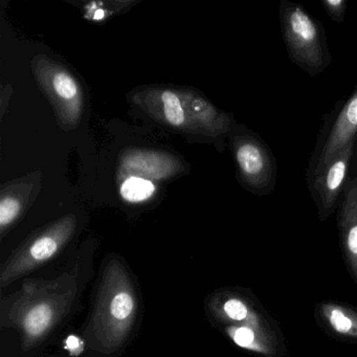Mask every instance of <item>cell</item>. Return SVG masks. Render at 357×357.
<instances>
[{
	"label": "cell",
	"mask_w": 357,
	"mask_h": 357,
	"mask_svg": "<svg viewBox=\"0 0 357 357\" xmlns=\"http://www.w3.org/2000/svg\"><path fill=\"white\" fill-rule=\"evenodd\" d=\"M85 260L50 279L26 280L1 300L0 324L18 334L24 350L36 348L68 319L84 288Z\"/></svg>",
	"instance_id": "cell-1"
},
{
	"label": "cell",
	"mask_w": 357,
	"mask_h": 357,
	"mask_svg": "<svg viewBox=\"0 0 357 357\" xmlns=\"http://www.w3.org/2000/svg\"><path fill=\"white\" fill-rule=\"evenodd\" d=\"M137 311V288L128 269L121 260H106L83 332L89 348L104 356L116 354L130 337Z\"/></svg>",
	"instance_id": "cell-2"
},
{
	"label": "cell",
	"mask_w": 357,
	"mask_h": 357,
	"mask_svg": "<svg viewBox=\"0 0 357 357\" xmlns=\"http://www.w3.org/2000/svg\"><path fill=\"white\" fill-rule=\"evenodd\" d=\"M213 312L240 348L260 357H286L283 334L266 309L248 291H223L214 298Z\"/></svg>",
	"instance_id": "cell-3"
},
{
	"label": "cell",
	"mask_w": 357,
	"mask_h": 357,
	"mask_svg": "<svg viewBox=\"0 0 357 357\" xmlns=\"http://www.w3.org/2000/svg\"><path fill=\"white\" fill-rule=\"evenodd\" d=\"M280 24L288 58L294 66L314 78L332 63L325 28L302 5L281 0Z\"/></svg>",
	"instance_id": "cell-4"
},
{
	"label": "cell",
	"mask_w": 357,
	"mask_h": 357,
	"mask_svg": "<svg viewBox=\"0 0 357 357\" xmlns=\"http://www.w3.org/2000/svg\"><path fill=\"white\" fill-rule=\"evenodd\" d=\"M237 175L244 189L256 196H268L275 191L278 164L266 142L250 129L242 127L231 137Z\"/></svg>",
	"instance_id": "cell-5"
},
{
	"label": "cell",
	"mask_w": 357,
	"mask_h": 357,
	"mask_svg": "<svg viewBox=\"0 0 357 357\" xmlns=\"http://www.w3.org/2000/svg\"><path fill=\"white\" fill-rule=\"evenodd\" d=\"M75 229L76 220L66 217L20 246L1 266V289L49 262L70 241Z\"/></svg>",
	"instance_id": "cell-6"
},
{
	"label": "cell",
	"mask_w": 357,
	"mask_h": 357,
	"mask_svg": "<svg viewBox=\"0 0 357 357\" xmlns=\"http://www.w3.org/2000/svg\"><path fill=\"white\" fill-rule=\"evenodd\" d=\"M356 139L336 153L319 172L308 179L309 192L317 208L321 221H326L340 204L348 185L349 171Z\"/></svg>",
	"instance_id": "cell-7"
},
{
	"label": "cell",
	"mask_w": 357,
	"mask_h": 357,
	"mask_svg": "<svg viewBox=\"0 0 357 357\" xmlns=\"http://www.w3.org/2000/svg\"><path fill=\"white\" fill-rule=\"evenodd\" d=\"M354 139H357V86L317 143L307 169V181Z\"/></svg>",
	"instance_id": "cell-8"
},
{
	"label": "cell",
	"mask_w": 357,
	"mask_h": 357,
	"mask_svg": "<svg viewBox=\"0 0 357 357\" xmlns=\"http://www.w3.org/2000/svg\"><path fill=\"white\" fill-rule=\"evenodd\" d=\"M340 245L347 268L357 286V178L344 188L337 211Z\"/></svg>",
	"instance_id": "cell-9"
},
{
	"label": "cell",
	"mask_w": 357,
	"mask_h": 357,
	"mask_svg": "<svg viewBox=\"0 0 357 357\" xmlns=\"http://www.w3.org/2000/svg\"><path fill=\"white\" fill-rule=\"evenodd\" d=\"M317 324L337 340L357 344V309L342 303L325 301L315 307Z\"/></svg>",
	"instance_id": "cell-10"
},
{
	"label": "cell",
	"mask_w": 357,
	"mask_h": 357,
	"mask_svg": "<svg viewBox=\"0 0 357 357\" xmlns=\"http://www.w3.org/2000/svg\"><path fill=\"white\" fill-rule=\"evenodd\" d=\"M45 89L60 108H70L75 116L81 108V91L78 82L63 68H56L49 78L43 81Z\"/></svg>",
	"instance_id": "cell-11"
},
{
	"label": "cell",
	"mask_w": 357,
	"mask_h": 357,
	"mask_svg": "<svg viewBox=\"0 0 357 357\" xmlns=\"http://www.w3.org/2000/svg\"><path fill=\"white\" fill-rule=\"evenodd\" d=\"M153 183L141 177L131 176L123 183L121 195L129 202H141L151 197L154 193Z\"/></svg>",
	"instance_id": "cell-12"
},
{
	"label": "cell",
	"mask_w": 357,
	"mask_h": 357,
	"mask_svg": "<svg viewBox=\"0 0 357 357\" xmlns=\"http://www.w3.org/2000/svg\"><path fill=\"white\" fill-rule=\"evenodd\" d=\"M160 100L167 122L174 127L183 126L185 122V108L178 96L173 91H165L160 95Z\"/></svg>",
	"instance_id": "cell-13"
},
{
	"label": "cell",
	"mask_w": 357,
	"mask_h": 357,
	"mask_svg": "<svg viewBox=\"0 0 357 357\" xmlns=\"http://www.w3.org/2000/svg\"><path fill=\"white\" fill-rule=\"evenodd\" d=\"M20 204L16 198L3 197L0 202V225L1 231H5L6 227L14 222L20 213Z\"/></svg>",
	"instance_id": "cell-14"
},
{
	"label": "cell",
	"mask_w": 357,
	"mask_h": 357,
	"mask_svg": "<svg viewBox=\"0 0 357 357\" xmlns=\"http://www.w3.org/2000/svg\"><path fill=\"white\" fill-rule=\"evenodd\" d=\"M319 3L332 22L342 24L346 20L348 7L346 0H319Z\"/></svg>",
	"instance_id": "cell-15"
}]
</instances>
